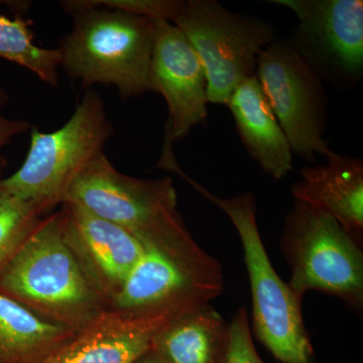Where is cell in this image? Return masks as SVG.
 Listing matches in <instances>:
<instances>
[{
    "label": "cell",
    "mask_w": 363,
    "mask_h": 363,
    "mask_svg": "<svg viewBox=\"0 0 363 363\" xmlns=\"http://www.w3.org/2000/svg\"><path fill=\"white\" fill-rule=\"evenodd\" d=\"M73 28L62 42L61 68L83 88L116 86L123 99L150 91L155 43L154 18L92 6L88 0L63 2Z\"/></svg>",
    "instance_id": "obj_2"
},
{
    "label": "cell",
    "mask_w": 363,
    "mask_h": 363,
    "mask_svg": "<svg viewBox=\"0 0 363 363\" xmlns=\"http://www.w3.org/2000/svg\"><path fill=\"white\" fill-rule=\"evenodd\" d=\"M229 326L211 306L174 318L155 334L150 347L167 363H226Z\"/></svg>",
    "instance_id": "obj_16"
},
{
    "label": "cell",
    "mask_w": 363,
    "mask_h": 363,
    "mask_svg": "<svg viewBox=\"0 0 363 363\" xmlns=\"http://www.w3.org/2000/svg\"><path fill=\"white\" fill-rule=\"evenodd\" d=\"M9 99L6 91L0 86V150L16 135L26 133L30 128L28 121L9 119L2 114V109L9 102Z\"/></svg>",
    "instance_id": "obj_21"
},
{
    "label": "cell",
    "mask_w": 363,
    "mask_h": 363,
    "mask_svg": "<svg viewBox=\"0 0 363 363\" xmlns=\"http://www.w3.org/2000/svg\"><path fill=\"white\" fill-rule=\"evenodd\" d=\"M171 320L109 310L43 363H133Z\"/></svg>",
    "instance_id": "obj_14"
},
{
    "label": "cell",
    "mask_w": 363,
    "mask_h": 363,
    "mask_svg": "<svg viewBox=\"0 0 363 363\" xmlns=\"http://www.w3.org/2000/svg\"><path fill=\"white\" fill-rule=\"evenodd\" d=\"M32 23L23 18L0 16V58L28 69L47 84H59L61 52L33 43Z\"/></svg>",
    "instance_id": "obj_18"
},
{
    "label": "cell",
    "mask_w": 363,
    "mask_h": 363,
    "mask_svg": "<svg viewBox=\"0 0 363 363\" xmlns=\"http://www.w3.org/2000/svg\"><path fill=\"white\" fill-rule=\"evenodd\" d=\"M154 23L150 91L166 100V138L173 143L188 135L208 116L206 74L194 47L176 26L162 18H155Z\"/></svg>",
    "instance_id": "obj_11"
},
{
    "label": "cell",
    "mask_w": 363,
    "mask_h": 363,
    "mask_svg": "<svg viewBox=\"0 0 363 363\" xmlns=\"http://www.w3.org/2000/svg\"><path fill=\"white\" fill-rule=\"evenodd\" d=\"M133 363H167L162 359L161 355L150 347L149 350L143 353Z\"/></svg>",
    "instance_id": "obj_22"
},
{
    "label": "cell",
    "mask_w": 363,
    "mask_h": 363,
    "mask_svg": "<svg viewBox=\"0 0 363 363\" xmlns=\"http://www.w3.org/2000/svg\"><path fill=\"white\" fill-rule=\"evenodd\" d=\"M281 248L292 269L289 286L298 298L320 291L362 312V245L335 219L295 200L286 217Z\"/></svg>",
    "instance_id": "obj_6"
},
{
    "label": "cell",
    "mask_w": 363,
    "mask_h": 363,
    "mask_svg": "<svg viewBox=\"0 0 363 363\" xmlns=\"http://www.w3.org/2000/svg\"><path fill=\"white\" fill-rule=\"evenodd\" d=\"M190 185L223 210L240 234L252 298L253 332L281 363H317L303 320L302 300L274 271L257 221L252 193L216 197L193 180Z\"/></svg>",
    "instance_id": "obj_4"
},
{
    "label": "cell",
    "mask_w": 363,
    "mask_h": 363,
    "mask_svg": "<svg viewBox=\"0 0 363 363\" xmlns=\"http://www.w3.org/2000/svg\"><path fill=\"white\" fill-rule=\"evenodd\" d=\"M6 160H4V157L1 156V154H0V176H1L2 172H4V168H6Z\"/></svg>",
    "instance_id": "obj_23"
},
{
    "label": "cell",
    "mask_w": 363,
    "mask_h": 363,
    "mask_svg": "<svg viewBox=\"0 0 363 363\" xmlns=\"http://www.w3.org/2000/svg\"><path fill=\"white\" fill-rule=\"evenodd\" d=\"M77 334L0 293V363H43Z\"/></svg>",
    "instance_id": "obj_17"
},
{
    "label": "cell",
    "mask_w": 363,
    "mask_h": 363,
    "mask_svg": "<svg viewBox=\"0 0 363 363\" xmlns=\"http://www.w3.org/2000/svg\"><path fill=\"white\" fill-rule=\"evenodd\" d=\"M260 87L284 130L293 154L309 164L330 152L323 135L327 95L322 80L286 40L276 39L260 54Z\"/></svg>",
    "instance_id": "obj_9"
},
{
    "label": "cell",
    "mask_w": 363,
    "mask_h": 363,
    "mask_svg": "<svg viewBox=\"0 0 363 363\" xmlns=\"http://www.w3.org/2000/svg\"><path fill=\"white\" fill-rule=\"evenodd\" d=\"M113 135L101 97L89 91L60 130L40 133L33 128L25 162L13 175L0 181V190L38 203L49 213L63 204L72 183L104 154Z\"/></svg>",
    "instance_id": "obj_5"
},
{
    "label": "cell",
    "mask_w": 363,
    "mask_h": 363,
    "mask_svg": "<svg viewBox=\"0 0 363 363\" xmlns=\"http://www.w3.org/2000/svg\"><path fill=\"white\" fill-rule=\"evenodd\" d=\"M143 252L109 310L135 316L180 317L206 307L223 292L220 262L190 231L143 243Z\"/></svg>",
    "instance_id": "obj_3"
},
{
    "label": "cell",
    "mask_w": 363,
    "mask_h": 363,
    "mask_svg": "<svg viewBox=\"0 0 363 363\" xmlns=\"http://www.w3.org/2000/svg\"><path fill=\"white\" fill-rule=\"evenodd\" d=\"M0 293L78 333L109 311L72 245L62 210L45 216L0 269Z\"/></svg>",
    "instance_id": "obj_1"
},
{
    "label": "cell",
    "mask_w": 363,
    "mask_h": 363,
    "mask_svg": "<svg viewBox=\"0 0 363 363\" xmlns=\"http://www.w3.org/2000/svg\"><path fill=\"white\" fill-rule=\"evenodd\" d=\"M327 162L301 169L292 187L297 201L329 215L359 245L363 238V161L330 150Z\"/></svg>",
    "instance_id": "obj_13"
},
{
    "label": "cell",
    "mask_w": 363,
    "mask_h": 363,
    "mask_svg": "<svg viewBox=\"0 0 363 363\" xmlns=\"http://www.w3.org/2000/svg\"><path fill=\"white\" fill-rule=\"evenodd\" d=\"M47 211L30 200L0 190V269L13 257Z\"/></svg>",
    "instance_id": "obj_19"
},
{
    "label": "cell",
    "mask_w": 363,
    "mask_h": 363,
    "mask_svg": "<svg viewBox=\"0 0 363 363\" xmlns=\"http://www.w3.org/2000/svg\"><path fill=\"white\" fill-rule=\"evenodd\" d=\"M228 326L230 339L226 363H267L255 350L245 308L238 309Z\"/></svg>",
    "instance_id": "obj_20"
},
{
    "label": "cell",
    "mask_w": 363,
    "mask_h": 363,
    "mask_svg": "<svg viewBox=\"0 0 363 363\" xmlns=\"http://www.w3.org/2000/svg\"><path fill=\"white\" fill-rule=\"evenodd\" d=\"M227 106L243 145L267 175L281 180L293 169V150L257 76L238 86Z\"/></svg>",
    "instance_id": "obj_15"
},
{
    "label": "cell",
    "mask_w": 363,
    "mask_h": 363,
    "mask_svg": "<svg viewBox=\"0 0 363 363\" xmlns=\"http://www.w3.org/2000/svg\"><path fill=\"white\" fill-rule=\"evenodd\" d=\"M64 202L75 203L125 229L142 243L169 240L188 230L171 178L143 180L124 175L104 152L72 183Z\"/></svg>",
    "instance_id": "obj_8"
},
{
    "label": "cell",
    "mask_w": 363,
    "mask_h": 363,
    "mask_svg": "<svg viewBox=\"0 0 363 363\" xmlns=\"http://www.w3.org/2000/svg\"><path fill=\"white\" fill-rule=\"evenodd\" d=\"M61 206L72 245L111 306L142 257L143 243L125 229L75 203L64 202Z\"/></svg>",
    "instance_id": "obj_12"
},
{
    "label": "cell",
    "mask_w": 363,
    "mask_h": 363,
    "mask_svg": "<svg viewBox=\"0 0 363 363\" xmlns=\"http://www.w3.org/2000/svg\"><path fill=\"white\" fill-rule=\"evenodd\" d=\"M169 23L199 56L212 104H228L238 86L255 76L260 54L277 39L269 23L233 13L215 0H179Z\"/></svg>",
    "instance_id": "obj_7"
},
{
    "label": "cell",
    "mask_w": 363,
    "mask_h": 363,
    "mask_svg": "<svg viewBox=\"0 0 363 363\" xmlns=\"http://www.w3.org/2000/svg\"><path fill=\"white\" fill-rule=\"evenodd\" d=\"M295 14L286 40L322 81L350 88L363 76L362 0H272Z\"/></svg>",
    "instance_id": "obj_10"
}]
</instances>
